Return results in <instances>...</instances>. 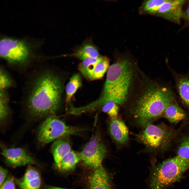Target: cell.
I'll list each match as a JSON object with an SVG mask.
<instances>
[{
  "label": "cell",
  "instance_id": "6da1fadb",
  "mask_svg": "<svg viewBox=\"0 0 189 189\" xmlns=\"http://www.w3.org/2000/svg\"><path fill=\"white\" fill-rule=\"evenodd\" d=\"M29 76L22 97L28 111L38 118L55 114L59 108L63 91L60 77L48 66L38 67Z\"/></svg>",
  "mask_w": 189,
  "mask_h": 189
},
{
  "label": "cell",
  "instance_id": "7a4b0ae2",
  "mask_svg": "<svg viewBox=\"0 0 189 189\" xmlns=\"http://www.w3.org/2000/svg\"><path fill=\"white\" fill-rule=\"evenodd\" d=\"M133 75L132 65L127 59L120 60L110 66L101 96L86 105L87 110L90 111L101 107L109 101H114L118 105L123 104L127 97Z\"/></svg>",
  "mask_w": 189,
  "mask_h": 189
},
{
  "label": "cell",
  "instance_id": "3957f363",
  "mask_svg": "<svg viewBox=\"0 0 189 189\" xmlns=\"http://www.w3.org/2000/svg\"><path fill=\"white\" fill-rule=\"evenodd\" d=\"M172 91L165 87L154 86L137 101L132 114L135 123L143 128L162 115L166 108L175 102Z\"/></svg>",
  "mask_w": 189,
  "mask_h": 189
},
{
  "label": "cell",
  "instance_id": "277c9868",
  "mask_svg": "<svg viewBox=\"0 0 189 189\" xmlns=\"http://www.w3.org/2000/svg\"><path fill=\"white\" fill-rule=\"evenodd\" d=\"M189 168V160L177 155L156 164H151L149 180V189H165L183 178Z\"/></svg>",
  "mask_w": 189,
  "mask_h": 189
},
{
  "label": "cell",
  "instance_id": "5b68a950",
  "mask_svg": "<svg viewBox=\"0 0 189 189\" xmlns=\"http://www.w3.org/2000/svg\"><path fill=\"white\" fill-rule=\"evenodd\" d=\"M0 40V57L9 66L23 72L31 66L34 55L26 40L6 36Z\"/></svg>",
  "mask_w": 189,
  "mask_h": 189
},
{
  "label": "cell",
  "instance_id": "8992f818",
  "mask_svg": "<svg viewBox=\"0 0 189 189\" xmlns=\"http://www.w3.org/2000/svg\"><path fill=\"white\" fill-rule=\"evenodd\" d=\"M175 136L174 131L167 126L151 124L143 128L136 137L149 152L158 154L168 150Z\"/></svg>",
  "mask_w": 189,
  "mask_h": 189
},
{
  "label": "cell",
  "instance_id": "52a82bcc",
  "mask_svg": "<svg viewBox=\"0 0 189 189\" xmlns=\"http://www.w3.org/2000/svg\"><path fill=\"white\" fill-rule=\"evenodd\" d=\"M83 130L70 126L55 114L49 116L40 126L38 134L39 142L45 145L63 136L80 134Z\"/></svg>",
  "mask_w": 189,
  "mask_h": 189
},
{
  "label": "cell",
  "instance_id": "ba28073f",
  "mask_svg": "<svg viewBox=\"0 0 189 189\" xmlns=\"http://www.w3.org/2000/svg\"><path fill=\"white\" fill-rule=\"evenodd\" d=\"M107 151L99 135L96 133L78 153L83 164L93 169L102 166Z\"/></svg>",
  "mask_w": 189,
  "mask_h": 189
},
{
  "label": "cell",
  "instance_id": "9c48e42d",
  "mask_svg": "<svg viewBox=\"0 0 189 189\" xmlns=\"http://www.w3.org/2000/svg\"><path fill=\"white\" fill-rule=\"evenodd\" d=\"M1 147L2 155L6 163L10 166L15 167L36 164L33 158L21 148H7L2 145Z\"/></svg>",
  "mask_w": 189,
  "mask_h": 189
},
{
  "label": "cell",
  "instance_id": "30bf717a",
  "mask_svg": "<svg viewBox=\"0 0 189 189\" xmlns=\"http://www.w3.org/2000/svg\"><path fill=\"white\" fill-rule=\"evenodd\" d=\"M93 169L86 178V189H112L110 177L103 166Z\"/></svg>",
  "mask_w": 189,
  "mask_h": 189
},
{
  "label": "cell",
  "instance_id": "8fae6325",
  "mask_svg": "<svg viewBox=\"0 0 189 189\" xmlns=\"http://www.w3.org/2000/svg\"><path fill=\"white\" fill-rule=\"evenodd\" d=\"M183 0H167L159 7L155 15L178 23L182 15Z\"/></svg>",
  "mask_w": 189,
  "mask_h": 189
},
{
  "label": "cell",
  "instance_id": "7c38bea8",
  "mask_svg": "<svg viewBox=\"0 0 189 189\" xmlns=\"http://www.w3.org/2000/svg\"><path fill=\"white\" fill-rule=\"evenodd\" d=\"M108 130L114 141L118 144L124 145L128 139L129 130L124 122L116 118L111 119L109 123Z\"/></svg>",
  "mask_w": 189,
  "mask_h": 189
},
{
  "label": "cell",
  "instance_id": "4fadbf2b",
  "mask_svg": "<svg viewBox=\"0 0 189 189\" xmlns=\"http://www.w3.org/2000/svg\"><path fill=\"white\" fill-rule=\"evenodd\" d=\"M69 136H64L57 139L53 141L51 147L55 165L59 170L62 159L71 150Z\"/></svg>",
  "mask_w": 189,
  "mask_h": 189
},
{
  "label": "cell",
  "instance_id": "5bb4252c",
  "mask_svg": "<svg viewBox=\"0 0 189 189\" xmlns=\"http://www.w3.org/2000/svg\"><path fill=\"white\" fill-rule=\"evenodd\" d=\"M69 55L82 60L88 58H96L100 56L98 48L90 38L76 47L73 53Z\"/></svg>",
  "mask_w": 189,
  "mask_h": 189
},
{
  "label": "cell",
  "instance_id": "9a60e30c",
  "mask_svg": "<svg viewBox=\"0 0 189 189\" xmlns=\"http://www.w3.org/2000/svg\"><path fill=\"white\" fill-rule=\"evenodd\" d=\"M18 183L21 189H40L41 184L40 174L35 169L29 167Z\"/></svg>",
  "mask_w": 189,
  "mask_h": 189
},
{
  "label": "cell",
  "instance_id": "2e32d148",
  "mask_svg": "<svg viewBox=\"0 0 189 189\" xmlns=\"http://www.w3.org/2000/svg\"><path fill=\"white\" fill-rule=\"evenodd\" d=\"M162 115L170 122L175 124L184 119L186 116L184 111L175 102L166 108Z\"/></svg>",
  "mask_w": 189,
  "mask_h": 189
},
{
  "label": "cell",
  "instance_id": "e0dca14e",
  "mask_svg": "<svg viewBox=\"0 0 189 189\" xmlns=\"http://www.w3.org/2000/svg\"><path fill=\"white\" fill-rule=\"evenodd\" d=\"M80 160L78 153L71 150L62 159L60 170L64 172L72 171Z\"/></svg>",
  "mask_w": 189,
  "mask_h": 189
},
{
  "label": "cell",
  "instance_id": "ac0fdd59",
  "mask_svg": "<svg viewBox=\"0 0 189 189\" xmlns=\"http://www.w3.org/2000/svg\"><path fill=\"white\" fill-rule=\"evenodd\" d=\"M103 57L100 56L96 58H88L82 60L78 65V70L85 77L89 80L94 68Z\"/></svg>",
  "mask_w": 189,
  "mask_h": 189
},
{
  "label": "cell",
  "instance_id": "d6986e66",
  "mask_svg": "<svg viewBox=\"0 0 189 189\" xmlns=\"http://www.w3.org/2000/svg\"><path fill=\"white\" fill-rule=\"evenodd\" d=\"M167 0H148L144 1L139 9L141 15H155L158 10Z\"/></svg>",
  "mask_w": 189,
  "mask_h": 189
},
{
  "label": "cell",
  "instance_id": "ffe728a7",
  "mask_svg": "<svg viewBox=\"0 0 189 189\" xmlns=\"http://www.w3.org/2000/svg\"><path fill=\"white\" fill-rule=\"evenodd\" d=\"M82 81L80 75L75 74L70 78L66 87V102L67 105L74 94L82 86Z\"/></svg>",
  "mask_w": 189,
  "mask_h": 189
},
{
  "label": "cell",
  "instance_id": "44dd1931",
  "mask_svg": "<svg viewBox=\"0 0 189 189\" xmlns=\"http://www.w3.org/2000/svg\"><path fill=\"white\" fill-rule=\"evenodd\" d=\"M177 87L181 99L189 108V77L184 76L179 78Z\"/></svg>",
  "mask_w": 189,
  "mask_h": 189
},
{
  "label": "cell",
  "instance_id": "7402d4cb",
  "mask_svg": "<svg viewBox=\"0 0 189 189\" xmlns=\"http://www.w3.org/2000/svg\"><path fill=\"white\" fill-rule=\"evenodd\" d=\"M109 59L103 56L102 59L95 65L91 73L90 80L100 79L104 75L109 67Z\"/></svg>",
  "mask_w": 189,
  "mask_h": 189
},
{
  "label": "cell",
  "instance_id": "603a6c76",
  "mask_svg": "<svg viewBox=\"0 0 189 189\" xmlns=\"http://www.w3.org/2000/svg\"><path fill=\"white\" fill-rule=\"evenodd\" d=\"M9 97L8 91L0 90V119H6L9 112Z\"/></svg>",
  "mask_w": 189,
  "mask_h": 189
},
{
  "label": "cell",
  "instance_id": "cb8c5ba5",
  "mask_svg": "<svg viewBox=\"0 0 189 189\" xmlns=\"http://www.w3.org/2000/svg\"><path fill=\"white\" fill-rule=\"evenodd\" d=\"M14 82L8 72L4 67L0 68V90L8 91L14 86Z\"/></svg>",
  "mask_w": 189,
  "mask_h": 189
},
{
  "label": "cell",
  "instance_id": "d4e9b609",
  "mask_svg": "<svg viewBox=\"0 0 189 189\" xmlns=\"http://www.w3.org/2000/svg\"><path fill=\"white\" fill-rule=\"evenodd\" d=\"M177 155L189 160V134L183 137L177 150Z\"/></svg>",
  "mask_w": 189,
  "mask_h": 189
},
{
  "label": "cell",
  "instance_id": "484cf974",
  "mask_svg": "<svg viewBox=\"0 0 189 189\" xmlns=\"http://www.w3.org/2000/svg\"><path fill=\"white\" fill-rule=\"evenodd\" d=\"M102 110L106 113L111 119L117 118L119 108L118 104L113 101L107 102L101 107Z\"/></svg>",
  "mask_w": 189,
  "mask_h": 189
},
{
  "label": "cell",
  "instance_id": "4316f807",
  "mask_svg": "<svg viewBox=\"0 0 189 189\" xmlns=\"http://www.w3.org/2000/svg\"><path fill=\"white\" fill-rule=\"evenodd\" d=\"M0 189H15L13 177H8L1 186Z\"/></svg>",
  "mask_w": 189,
  "mask_h": 189
},
{
  "label": "cell",
  "instance_id": "83f0119b",
  "mask_svg": "<svg viewBox=\"0 0 189 189\" xmlns=\"http://www.w3.org/2000/svg\"><path fill=\"white\" fill-rule=\"evenodd\" d=\"M8 170L1 167L0 168V186L4 183L8 174Z\"/></svg>",
  "mask_w": 189,
  "mask_h": 189
},
{
  "label": "cell",
  "instance_id": "f1b7e54d",
  "mask_svg": "<svg viewBox=\"0 0 189 189\" xmlns=\"http://www.w3.org/2000/svg\"><path fill=\"white\" fill-rule=\"evenodd\" d=\"M46 189H68V188H62L56 187L51 186V187H48Z\"/></svg>",
  "mask_w": 189,
  "mask_h": 189
},
{
  "label": "cell",
  "instance_id": "f546056e",
  "mask_svg": "<svg viewBox=\"0 0 189 189\" xmlns=\"http://www.w3.org/2000/svg\"><path fill=\"white\" fill-rule=\"evenodd\" d=\"M186 17L187 19L189 20V4L188 6L186 12Z\"/></svg>",
  "mask_w": 189,
  "mask_h": 189
}]
</instances>
